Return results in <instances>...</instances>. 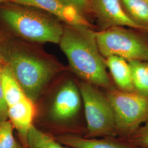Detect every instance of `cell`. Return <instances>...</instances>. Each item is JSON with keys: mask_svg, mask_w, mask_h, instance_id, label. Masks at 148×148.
I'll use <instances>...</instances> for the list:
<instances>
[{"mask_svg": "<svg viewBox=\"0 0 148 148\" xmlns=\"http://www.w3.org/2000/svg\"><path fill=\"white\" fill-rule=\"evenodd\" d=\"M59 44L70 68L82 81L96 87L111 88L106 60L98 46L95 32L89 26L64 27Z\"/></svg>", "mask_w": 148, "mask_h": 148, "instance_id": "cell-1", "label": "cell"}, {"mask_svg": "<svg viewBox=\"0 0 148 148\" xmlns=\"http://www.w3.org/2000/svg\"><path fill=\"white\" fill-rule=\"evenodd\" d=\"M3 60L27 97L36 101L58 71L53 62L15 47L1 49Z\"/></svg>", "mask_w": 148, "mask_h": 148, "instance_id": "cell-2", "label": "cell"}, {"mask_svg": "<svg viewBox=\"0 0 148 148\" xmlns=\"http://www.w3.org/2000/svg\"><path fill=\"white\" fill-rule=\"evenodd\" d=\"M0 18L18 35L34 42L59 43L63 34L64 27L56 19L25 5L2 7Z\"/></svg>", "mask_w": 148, "mask_h": 148, "instance_id": "cell-3", "label": "cell"}, {"mask_svg": "<svg viewBox=\"0 0 148 148\" xmlns=\"http://www.w3.org/2000/svg\"><path fill=\"white\" fill-rule=\"evenodd\" d=\"M79 87L87 122L85 137H115L117 135L115 115L106 95L84 81L79 82Z\"/></svg>", "mask_w": 148, "mask_h": 148, "instance_id": "cell-4", "label": "cell"}, {"mask_svg": "<svg viewBox=\"0 0 148 148\" xmlns=\"http://www.w3.org/2000/svg\"><path fill=\"white\" fill-rule=\"evenodd\" d=\"M106 96L114 113L117 134L122 140L130 137L148 121V97L112 88Z\"/></svg>", "mask_w": 148, "mask_h": 148, "instance_id": "cell-5", "label": "cell"}, {"mask_svg": "<svg viewBox=\"0 0 148 148\" xmlns=\"http://www.w3.org/2000/svg\"><path fill=\"white\" fill-rule=\"evenodd\" d=\"M103 57L115 56L131 60L148 62V43L134 32L115 27L95 32Z\"/></svg>", "mask_w": 148, "mask_h": 148, "instance_id": "cell-6", "label": "cell"}, {"mask_svg": "<svg viewBox=\"0 0 148 148\" xmlns=\"http://www.w3.org/2000/svg\"><path fill=\"white\" fill-rule=\"evenodd\" d=\"M82 96L79 86L73 80L65 82L54 97L49 114L53 121H70L77 116L82 105Z\"/></svg>", "mask_w": 148, "mask_h": 148, "instance_id": "cell-7", "label": "cell"}, {"mask_svg": "<svg viewBox=\"0 0 148 148\" xmlns=\"http://www.w3.org/2000/svg\"><path fill=\"white\" fill-rule=\"evenodd\" d=\"M90 11L97 17L103 30L125 26L144 29L127 14L121 0H90Z\"/></svg>", "mask_w": 148, "mask_h": 148, "instance_id": "cell-8", "label": "cell"}, {"mask_svg": "<svg viewBox=\"0 0 148 148\" xmlns=\"http://www.w3.org/2000/svg\"><path fill=\"white\" fill-rule=\"evenodd\" d=\"M21 5L32 7L51 13L67 25H83L90 24L85 16L71 7L65 5L59 0H8Z\"/></svg>", "mask_w": 148, "mask_h": 148, "instance_id": "cell-9", "label": "cell"}, {"mask_svg": "<svg viewBox=\"0 0 148 148\" xmlns=\"http://www.w3.org/2000/svg\"><path fill=\"white\" fill-rule=\"evenodd\" d=\"M35 108L33 101L25 97L15 104L8 107V114L13 126L21 138L23 147L27 148V137L32 125Z\"/></svg>", "mask_w": 148, "mask_h": 148, "instance_id": "cell-10", "label": "cell"}, {"mask_svg": "<svg viewBox=\"0 0 148 148\" xmlns=\"http://www.w3.org/2000/svg\"><path fill=\"white\" fill-rule=\"evenodd\" d=\"M59 143L72 148H136L123 140L114 137L89 138L66 133L52 136Z\"/></svg>", "mask_w": 148, "mask_h": 148, "instance_id": "cell-11", "label": "cell"}, {"mask_svg": "<svg viewBox=\"0 0 148 148\" xmlns=\"http://www.w3.org/2000/svg\"><path fill=\"white\" fill-rule=\"evenodd\" d=\"M106 62L118 87L122 91L132 92L134 88L128 62L121 57L111 56L106 58Z\"/></svg>", "mask_w": 148, "mask_h": 148, "instance_id": "cell-12", "label": "cell"}, {"mask_svg": "<svg viewBox=\"0 0 148 148\" xmlns=\"http://www.w3.org/2000/svg\"><path fill=\"white\" fill-rule=\"evenodd\" d=\"M0 79L8 108L27 97L5 64L0 67Z\"/></svg>", "mask_w": 148, "mask_h": 148, "instance_id": "cell-13", "label": "cell"}, {"mask_svg": "<svg viewBox=\"0 0 148 148\" xmlns=\"http://www.w3.org/2000/svg\"><path fill=\"white\" fill-rule=\"evenodd\" d=\"M124 10L138 24L148 30V0H121Z\"/></svg>", "mask_w": 148, "mask_h": 148, "instance_id": "cell-14", "label": "cell"}, {"mask_svg": "<svg viewBox=\"0 0 148 148\" xmlns=\"http://www.w3.org/2000/svg\"><path fill=\"white\" fill-rule=\"evenodd\" d=\"M128 63L134 88L138 93L148 97V62L131 60Z\"/></svg>", "mask_w": 148, "mask_h": 148, "instance_id": "cell-15", "label": "cell"}, {"mask_svg": "<svg viewBox=\"0 0 148 148\" xmlns=\"http://www.w3.org/2000/svg\"><path fill=\"white\" fill-rule=\"evenodd\" d=\"M27 148H68L54 138L32 126L27 137Z\"/></svg>", "mask_w": 148, "mask_h": 148, "instance_id": "cell-16", "label": "cell"}, {"mask_svg": "<svg viewBox=\"0 0 148 148\" xmlns=\"http://www.w3.org/2000/svg\"><path fill=\"white\" fill-rule=\"evenodd\" d=\"M16 143L11 122L6 120L0 123V148H15Z\"/></svg>", "mask_w": 148, "mask_h": 148, "instance_id": "cell-17", "label": "cell"}, {"mask_svg": "<svg viewBox=\"0 0 148 148\" xmlns=\"http://www.w3.org/2000/svg\"><path fill=\"white\" fill-rule=\"evenodd\" d=\"M136 148H148V120L130 138L124 140Z\"/></svg>", "mask_w": 148, "mask_h": 148, "instance_id": "cell-18", "label": "cell"}, {"mask_svg": "<svg viewBox=\"0 0 148 148\" xmlns=\"http://www.w3.org/2000/svg\"><path fill=\"white\" fill-rule=\"evenodd\" d=\"M65 5L71 7L84 16L90 11V0H59Z\"/></svg>", "mask_w": 148, "mask_h": 148, "instance_id": "cell-19", "label": "cell"}, {"mask_svg": "<svg viewBox=\"0 0 148 148\" xmlns=\"http://www.w3.org/2000/svg\"><path fill=\"white\" fill-rule=\"evenodd\" d=\"M8 109L0 79V123L6 121L8 117Z\"/></svg>", "mask_w": 148, "mask_h": 148, "instance_id": "cell-20", "label": "cell"}, {"mask_svg": "<svg viewBox=\"0 0 148 148\" xmlns=\"http://www.w3.org/2000/svg\"><path fill=\"white\" fill-rule=\"evenodd\" d=\"M3 61V60L2 54V52H1V49L0 48V67L2 66V63Z\"/></svg>", "mask_w": 148, "mask_h": 148, "instance_id": "cell-21", "label": "cell"}, {"mask_svg": "<svg viewBox=\"0 0 148 148\" xmlns=\"http://www.w3.org/2000/svg\"><path fill=\"white\" fill-rule=\"evenodd\" d=\"M15 148H25L23 146V145H21L20 143L17 142L16 144V147Z\"/></svg>", "mask_w": 148, "mask_h": 148, "instance_id": "cell-22", "label": "cell"}, {"mask_svg": "<svg viewBox=\"0 0 148 148\" xmlns=\"http://www.w3.org/2000/svg\"><path fill=\"white\" fill-rule=\"evenodd\" d=\"M6 0H0V4L2 3V2H4V1H5Z\"/></svg>", "mask_w": 148, "mask_h": 148, "instance_id": "cell-23", "label": "cell"}]
</instances>
